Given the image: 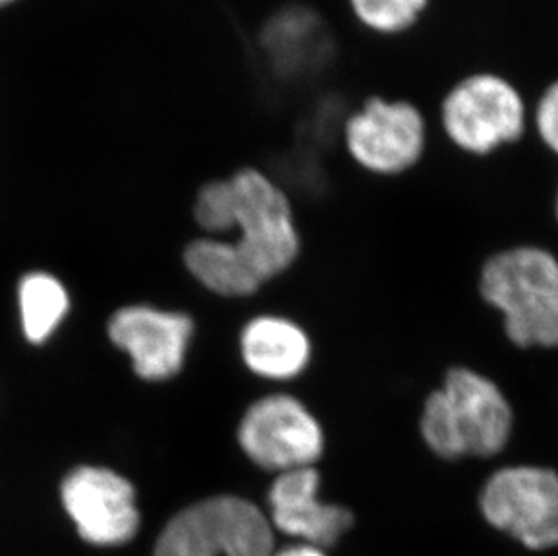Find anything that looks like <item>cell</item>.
Listing matches in <instances>:
<instances>
[{
  "label": "cell",
  "instance_id": "6da1fadb",
  "mask_svg": "<svg viewBox=\"0 0 558 556\" xmlns=\"http://www.w3.org/2000/svg\"><path fill=\"white\" fill-rule=\"evenodd\" d=\"M515 414L505 390L474 368L452 367L428 394L420 434L428 450L445 461L492 459L513 436Z\"/></svg>",
  "mask_w": 558,
  "mask_h": 556
},
{
  "label": "cell",
  "instance_id": "7a4b0ae2",
  "mask_svg": "<svg viewBox=\"0 0 558 556\" xmlns=\"http://www.w3.org/2000/svg\"><path fill=\"white\" fill-rule=\"evenodd\" d=\"M481 297L502 316L521 349L558 347V258L544 247L513 246L492 255L480 275Z\"/></svg>",
  "mask_w": 558,
  "mask_h": 556
},
{
  "label": "cell",
  "instance_id": "3957f363",
  "mask_svg": "<svg viewBox=\"0 0 558 556\" xmlns=\"http://www.w3.org/2000/svg\"><path fill=\"white\" fill-rule=\"evenodd\" d=\"M436 126L453 150L492 158L526 140L530 104L510 78L477 71L448 87L437 106Z\"/></svg>",
  "mask_w": 558,
  "mask_h": 556
},
{
  "label": "cell",
  "instance_id": "277c9868",
  "mask_svg": "<svg viewBox=\"0 0 558 556\" xmlns=\"http://www.w3.org/2000/svg\"><path fill=\"white\" fill-rule=\"evenodd\" d=\"M238 230L233 250L252 274L268 282L295 264L301 231L284 186L258 168H241L228 178L227 231Z\"/></svg>",
  "mask_w": 558,
  "mask_h": 556
},
{
  "label": "cell",
  "instance_id": "5b68a950",
  "mask_svg": "<svg viewBox=\"0 0 558 556\" xmlns=\"http://www.w3.org/2000/svg\"><path fill=\"white\" fill-rule=\"evenodd\" d=\"M430 131L433 123L416 104L367 96L343 121L342 148L364 172L400 178L427 156Z\"/></svg>",
  "mask_w": 558,
  "mask_h": 556
},
{
  "label": "cell",
  "instance_id": "8992f818",
  "mask_svg": "<svg viewBox=\"0 0 558 556\" xmlns=\"http://www.w3.org/2000/svg\"><path fill=\"white\" fill-rule=\"evenodd\" d=\"M274 525L255 504L219 495L183 509L165 525L154 556H271Z\"/></svg>",
  "mask_w": 558,
  "mask_h": 556
},
{
  "label": "cell",
  "instance_id": "52a82bcc",
  "mask_svg": "<svg viewBox=\"0 0 558 556\" xmlns=\"http://www.w3.org/2000/svg\"><path fill=\"white\" fill-rule=\"evenodd\" d=\"M238 443L255 467L279 475L316 467L326 451V432L302 399L275 392L246 409L239 423Z\"/></svg>",
  "mask_w": 558,
  "mask_h": 556
},
{
  "label": "cell",
  "instance_id": "ba28073f",
  "mask_svg": "<svg viewBox=\"0 0 558 556\" xmlns=\"http://www.w3.org/2000/svg\"><path fill=\"white\" fill-rule=\"evenodd\" d=\"M480 509L488 524L527 549L558 546V473L551 468H500L483 484Z\"/></svg>",
  "mask_w": 558,
  "mask_h": 556
},
{
  "label": "cell",
  "instance_id": "9c48e42d",
  "mask_svg": "<svg viewBox=\"0 0 558 556\" xmlns=\"http://www.w3.org/2000/svg\"><path fill=\"white\" fill-rule=\"evenodd\" d=\"M60 495L78 535L89 544L122 546L140 530L136 489L109 468H76L63 479Z\"/></svg>",
  "mask_w": 558,
  "mask_h": 556
},
{
  "label": "cell",
  "instance_id": "30bf717a",
  "mask_svg": "<svg viewBox=\"0 0 558 556\" xmlns=\"http://www.w3.org/2000/svg\"><path fill=\"white\" fill-rule=\"evenodd\" d=\"M194 335L190 316L148 305H129L112 315L109 338L132 360L134 373L163 382L180 373Z\"/></svg>",
  "mask_w": 558,
  "mask_h": 556
},
{
  "label": "cell",
  "instance_id": "8fae6325",
  "mask_svg": "<svg viewBox=\"0 0 558 556\" xmlns=\"http://www.w3.org/2000/svg\"><path fill=\"white\" fill-rule=\"evenodd\" d=\"M322 478L316 467L279 473L269 488V520L284 535L327 549L354 524L351 509L322 503Z\"/></svg>",
  "mask_w": 558,
  "mask_h": 556
},
{
  "label": "cell",
  "instance_id": "7c38bea8",
  "mask_svg": "<svg viewBox=\"0 0 558 556\" xmlns=\"http://www.w3.org/2000/svg\"><path fill=\"white\" fill-rule=\"evenodd\" d=\"M239 343L250 373L277 384L301 378L313 360L311 336L288 316H255L243 327Z\"/></svg>",
  "mask_w": 558,
  "mask_h": 556
},
{
  "label": "cell",
  "instance_id": "4fadbf2b",
  "mask_svg": "<svg viewBox=\"0 0 558 556\" xmlns=\"http://www.w3.org/2000/svg\"><path fill=\"white\" fill-rule=\"evenodd\" d=\"M185 264L197 282L221 297H250L263 282L252 274L232 242L222 239H199L185 252Z\"/></svg>",
  "mask_w": 558,
  "mask_h": 556
},
{
  "label": "cell",
  "instance_id": "5bb4252c",
  "mask_svg": "<svg viewBox=\"0 0 558 556\" xmlns=\"http://www.w3.org/2000/svg\"><path fill=\"white\" fill-rule=\"evenodd\" d=\"M69 293L53 275L35 271L19 283L22 331L32 343L49 340L69 313Z\"/></svg>",
  "mask_w": 558,
  "mask_h": 556
},
{
  "label": "cell",
  "instance_id": "9a60e30c",
  "mask_svg": "<svg viewBox=\"0 0 558 556\" xmlns=\"http://www.w3.org/2000/svg\"><path fill=\"white\" fill-rule=\"evenodd\" d=\"M356 26L374 37L396 38L411 33L427 15L433 0H345Z\"/></svg>",
  "mask_w": 558,
  "mask_h": 556
},
{
  "label": "cell",
  "instance_id": "2e32d148",
  "mask_svg": "<svg viewBox=\"0 0 558 556\" xmlns=\"http://www.w3.org/2000/svg\"><path fill=\"white\" fill-rule=\"evenodd\" d=\"M537 142L558 158V78L551 80L530 107V129Z\"/></svg>",
  "mask_w": 558,
  "mask_h": 556
},
{
  "label": "cell",
  "instance_id": "e0dca14e",
  "mask_svg": "<svg viewBox=\"0 0 558 556\" xmlns=\"http://www.w3.org/2000/svg\"><path fill=\"white\" fill-rule=\"evenodd\" d=\"M271 556H326V549L311 546V544H295V546L286 547L282 552L274 553Z\"/></svg>",
  "mask_w": 558,
  "mask_h": 556
},
{
  "label": "cell",
  "instance_id": "ac0fdd59",
  "mask_svg": "<svg viewBox=\"0 0 558 556\" xmlns=\"http://www.w3.org/2000/svg\"><path fill=\"white\" fill-rule=\"evenodd\" d=\"M555 217H557V222H558V186H557V194H555Z\"/></svg>",
  "mask_w": 558,
  "mask_h": 556
},
{
  "label": "cell",
  "instance_id": "d6986e66",
  "mask_svg": "<svg viewBox=\"0 0 558 556\" xmlns=\"http://www.w3.org/2000/svg\"><path fill=\"white\" fill-rule=\"evenodd\" d=\"M11 2H15V0H0V5L11 4Z\"/></svg>",
  "mask_w": 558,
  "mask_h": 556
}]
</instances>
